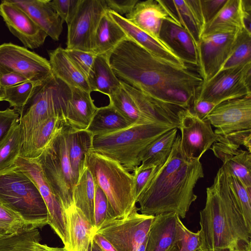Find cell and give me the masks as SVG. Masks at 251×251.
I'll use <instances>...</instances> for the list:
<instances>
[{
  "mask_svg": "<svg viewBox=\"0 0 251 251\" xmlns=\"http://www.w3.org/2000/svg\"><path fill=\"white\" fill-rule=\"evenodd\" d=\"M120 81L166 103L190 109L203 83L199 74L153 55L132 40L121 41L107 55Z\"/></svg>",
  "mask_w": 251,
  "mask_h": 251,
  "instance_id": "1",
  "label": "cell"
},
{
  "mask_svg": "<svg viewBox=\"0 0 251 251\" xmlns=\"http://www.w3.org/2000/svg\"><path fill=\"white\" fill-rule=\"evenodd\" d=\"M204 176L200 160H189L184 155L177 134L168 159L156 168L138 197L139 210L148 215L175 213L180 218H185L197 198L195 185Z\"/></svg>",
  "mask_w": 251,
  "mask_h": 251,
  "instance_id": "2",
  "label": "cell"
},
{
  "mask_svg": "<svg viewBox=\"0 0 251 251\" xmlns=\"http://www.w3.org/2000/svg\"><path fill=\"white\" fill-rule=\"evenodd\" d=\"M200 214L203 251H226L241 241H251V230L229 188L223 165L206 188L205 206Z\"/></svg>",
  "mask_w": 251,
  "mask_h": 251,
  "instance_id": "3",
  "label": "cell"
},
{
  "mask_svg": "<svg viewBox=\"0 0 251 251\" xmlns=\"http://www.w3.org/2000/svg\"><path fill=\"white\" fill-rule=\"evenodd\" d=\"M175 127L155 123L137 124L110 133L93 136L92 150L118 162L128 172L141 164L139 156L154 140Z\"/></svg>",
  "mask_w": 251,
  "mask_h": 251,
  "instance_id": "4",
  "label": "cell"
},
{
  "mask_svg": "<svg viewBox=\"0 0 251 251\" xmlns=\"http://www.w3.org/2000/svg\"><path fill=\"white\" fill-rule=\"evenodd\" d=\"M85 166L108 202V219L127 216L136 206L134 177L118 162L92 151L87 153Z\"/></svg>",
  "mask_w": 251,
  "mask_h": 251,
  "instance_id": "5",
  "label": "cell"
},
{
  "mask_svg": "<svg viewBox=\"0 0 251 251\" xmlns=\"http://www.w3.org/2000/svg\"><path fill=\"white\" fill-rule=\"evenodd\" d=\"M0 203L31 229L48 225L47 208L38 188L15 165L0 171Z\"/></svg>",
  "mask_w": 251,
  "mask_h": 251,
  "instance_id": "6",
  "label": "cell"
},
{
  "mask_svg": "<svg viewBox=\"0 0 251 251\" xmlns=\"http://www.w3.org/2000/svg\"><path fill=\"white\" fill-rule=\"evenodd\" d=\"M70 95V87L53 75L36 86L19 118L21 150L39 123L52 117L58 116L65 119L67 103Z\"/></svg>",
  "mask_w": 251,
  "mask_h": 251,
  "instance_id": "7",
  "label": "cell"
},
{
  "mask_svg": "<svg viewBox=\"0 0 251 251\" xmlns=\"http://www.w3.org/2000/svg\"><path fill=\"white\" fill-rule=\"evenodd\" d=\"M68 128L65 124L59 129L35 159L65 210L74 204L73 194L76 184L68 155Z\"/></svg>",
  "mask_w": 251,
  "mask_h": 251,
  "instance_id": "8",
  "label": "cell"
},
{
  "mask_svg": "<svg viewBox=\"0 0 251 251\" xmlns=\"http://www.w3.org/2000/svg\"><path fill=\"white\" fill-rule=\"evenodd\" d=\"M247 95H251V62L220 71L202 83L195 98L217 105Z\"/></svg>",
  "mask_w": 251,
  "mask_h": 251,
  "instance_id": "9",
  "label": "cell"
},
{
  "mask_svg": "<svg viewBox=\"0 0 251 251\" xmlns=\"http://www.w3.org/2000/svg\"><path fill=\"white\" fill-rule=\"evenodd\" d=\"M136 206L125 218L106 220L95 233L104 237L117 251H136L154 218L140 214Z\"/></svg>",
  "mask_w": 251,
  "mask_h": 251,
  "instance_id": "10",
  "label": "cell"
},
{
  "mask_svg": "<svg viewBox=\"0 0 251 251\" xmlns=\"http://www.w3.org/2000/svg\"><path fill=\"white\" fill-rule=\"evenodd\" d=\"M15 165L34 182L46 205L48 225L62 241L69 251L70 244L66 211L47 179L39 163L35 159L19 156Z\"/></svg>",
  "mask_w": 251,
  "mask_h": 251,
  "instance_id": "11",
  "label": "cell"
},
{
  "mask_svg": "<svg viewBox=\"0 0 251 251\" xmlns=\"http://www.w3.org/2000/svg\"><path fill=\"white\" fill-rule=\"evenodd\" d=\"M14 72L29 81L41 82L53 75L46 58L11 43L0 45V75Z\"/></svg>",
  "mask_w": 251,
  "mask_h": 251,
  "instance_id": "12",
  "label": "cell"
},
{
  "mask_svg": "<svg viewBox=\"0 0 251 251\" xmlns=\"http://www.w3.org/2000/svg\"><path fill=\"white\" fill-rule=\"evenodd\" d=\"M108 10L105 0H80L75 15L67 25L66 49L92 52L97 28Z\"/></svg>",
  "mask_w": 251,
  "mask_h": 251,
  "instance_id": "13",
  "label": "cell"
},
{
  "mask_svg": "<svg viewBox=\"0 0 251 251\" xmlns=\"http://www.w3.org/2000/svg\"><path fill=\"white\" fill-rule=\"evenodd\" d=\"M178 117L180 147L184 155L189 160H200L216 141L218 135L207 119H201L189 109H181Z\"/></svg>",
  "mask_w": 251,
  "mask_h": 251,
  "instance_id": "14",
  "label": "cell"
},
{
  "mask_svg": "<svg viewBox=\"0 0 251 251\" xmlns=\"http://www.w3.org/2000/svg\"><path fill=\"white\" fill-rule=\"evenodd\" d=\"M238 31L202 36L197 51L199 75L203 82L219 72L229 54Z\"/></svg>",
  "mask_w": 251,
  "mask_h": 251,
  "instance_id": "15",
  "label": "cell"
},
{
  "mask_svg": "<svg viewBox=\"0 0 251 251\" xmlns=\"http://www.w3.org/2000/svg\"><path fill=\"white\" fill-rule=\"evenodd\" d=\"M218 135L251 129V95L224 101L206 116Z\"/></svg>",
  "mask_w": 251,
  "mask_h": 251,
  "instance_id": "16",
  "label": "cell"
},
{
  "mask_svg": "<svg viewBox=\"0 0 251 251\" xmlns=\"http://www.w3.org/2000/svg\"><path fill=\"white\" fill-rule=\"evenodd\" d=\"M0 15L10 32L25 48L34 49L44 44L48 36L46 33L16 4L9 0H2Z\"/></svg>",
  "mask_w": 251,
  "mask_h": 251,
  "instance_id": "17",
  "label": "cell"
},
{
  "mask_svg": "<svg viewBox=\"0 0 251 251\" xmlns=\"http://www.w3.org/2000/svg\"><path fill=\"white\" fill-rule=\"evenodd\" d=\"M251 0H227L206 24L203 35L235 31L244 27L251 30Z\"/></svg>",
  "mask_w": 251,
  "mask_h": 251,
  "instance_id": "18",
  "label": "cell"
},
{
  "mask_svg": "<svg viewBox=\"0 0 251 251\" xmlns=\"http://www.w3.org/2000/svg\"><path fill=\"white\" fill-rule=\"evenodd\" d=\"M162 1L171 18L190 34L197 49L206 25L201 0Z\"/></svg>",
  "mask_w": 251,
  "mask_h": 251,
  "instance_id": "19",
  "label": "cell"
},
{
  "mask_svg": "<svg viewBox=\"0 0 251 251\" xmlns=\"http://www.w3.org/2000/svg\"><path fill=\"white\" fill-rule=\"evenodd\" d=\"M125 18L142 31L159 40L164 21L177 24L168 14L161 0H139L132 11L126 15Z\"/></svg>",
  "mask_w": 251,
  "mask_h": 251,
  "instance_id": "20",
  "label": "cell"
},
{
  "mask_svg": "<svg viewBox=\"0 0 251 251\" xmlns=\"http://www.w3.org/2000/svg\"><path fill=\"white\" fill-rule=\"evenodd\" d=\"M109 13L112 18L125 32L127 38L162 60L177 66L187 67V65L161 40L152 37L124 16L110 10Z\"/></svg>",
  "mask_w": 251,
  "mask_h": 251,
  "instance_id": "21",
  "label": "cell"
},
{
  "mask_svg": "<svg viewBox=\"0 0 251 251\" xmlns=\"http://www.w3.org/2000/svg\"><path fill=\"white\" fill-rule=\"evenodd\" d=\"M223 166L247 189H251V152L240 147L215 142L210 148Z\"/></svg>",
  "mask_w": 251,
  "mask_h": 251,
  "instance_id": "22",
  "label": "cell"
},
{
  "mask_svg": "<svg viewBox=\"0 0 251 251\" xmlns=\"http://www.w3.org/2000/svg\"><path fill=\"white\" fill-rule=\"evenodd\" d=\"M22 9L52 39L58 41L63 29L62 20L50 0H9Z\"/></svg>",
  "mask_w": 251,
  "mask_h": 251,
  "instance_id": "23",
  "label": "cell"
},
{
  "mask_svg": "<svg viewBox=\"0 0 251 251\" xmlns=\"http://www.w3.org/2000/svg\"><path fill=\"white\" fill-rule=\"evenodd\" d=\"M159 39L184 63L198 66L196 45L190 34L179 25L172 21H164Z\"/></svg>",
  "mask_w": 251,
  "mask_h": 251,
  "instance_id": "24",
  "label": "cell"
},
{
  "mask_svg": "<svg viewBox=\"0 0 251 251\" xmlns=\"http://www.w3.org/2000/svg\"><path fill=\"white\" fill-rule=\"evenodd\" d=\"M70 89L71 95L67 103L65 123L74 130H86L98 107L94 104L91 92L75 87Z\"/></svg>",
  "mask_w": 251,
  "mask_h": 251,
  "instance_id": "25",
  "label": "cell"
},
{
  "mask_svg": "<svg viewBox=\"0 0 251 251\" xmlns=\"http://www.w3.org/2000/svg\"><path fill=\"white\" fill-rule=\"evenodd\" d=\"M180 219L175 213L154 216L148 233L146 251H167L176 239Z\"/></svg>",
  "mask_w": 251,
  "mask_h": 251,
  "instance_id": "26",
  "label": "cell"
},
{
  "mask_svg": "<svg viewBox=\"0 0 251 251\" xmlns=\"http://www.w3.org/2000/svg\"><path fill=\"white\" fill-rule=\"evenodd\" d=\"M49 62L53 75L69 87L91 92L87 79L71 61L65 49L58 47L49 51Z\"/></svg>",
  "mask_w": 251,
  "mask_h": 251,
  "instance_id": "27",
  "label": "cell"
},
{
  "mask_svg": "<svg viewBox=\"0 0 251 251\" xmlns=\"http://www.w3.org/2000/svg\"><path fill=\"white\" fill-rule=\"evenodd\" d=\"M93 136L86 130H75L68 126L66 134L68 155L76 183L85 167L86 155L92 150Z\"/></svg>",
  "mask_w": 251,
  "mask_h": 251,
  "instance_id": "28",
  "label": "cell"
},
{
  "mask_svg": "<svg viewBox=\"0 0 251 251\" xmlns=\"http://www.w3.org/2000/svg\"><path fill=\"white\" fill-rule=\"evenodd\" d=\"M65 124L64 118L58 116L48 118L39 123L22 149L20 156L32 159L37 158L54 134Z\"/></svg>",
  "mask_w": 251,
  "mask_h": 251,
  "instance_id": "29",
  "label": "cell"
},
{
  "mask_svg": "<svg viewBox=\"0 0 251 251\" xmlns=\"http://www.w3.org/2000/svg\"><path fill=\"white\" fill-rule=\"evenodd\" d=\"M127 38L121 27L107 10L102 16L94 38L92 52L97 55L108 54Z\"/></svg>",
  "mask_w": 251,
  "mask_h": 251,
  "instance_id": "30",
  "label": "cell"
},
{
  "mask_svg": "<svg viewBox=\"0 0 251 251\" xmlns=\"http://www.w3.org/2000/svg\"><path fill=\"white\" fill-rule=\"evenodd\" d=\"M65 211L70 244L69 251H87L92 239L93 226L74 204Z\"/></svg>",
  "mask_w": 251,
  "mask_h": 251,
  "instance_id": "31",
  "label": "cell"
},
{
  "mask_svg": "<svg viewBox=\"0 0 251 251\" xmlns=\"http://www.w3.org/2000/svg\"><path fill=\"white\" fill-rule=\"evenodd\" d=\"M176 127L164 133L151 142L140 154L139 166L142 168L160 167L168 159L173 149L177 135Z\"/></svg>",
  "mask_w": 251,
  "mask_h": 251,
  "instance_id": "32",
  "label": "cell"
},
{
  "mask_svg": "<svg viewBox=\"0 0 251 251\" xmlns=\"http://www.w3.org/2000/svg\"><path fill=\"white\" fill-rule=\"evenodd\" d=\"M88 82L91 92L98 91L108 97L122 87L121 81L115 75L105 54L96 55L93 73Z\"/></svg>",
  "mask_w": 251,
  "mask_h": 251,
  "instance_id": "33",
  "label": "cell"
},
{
  "mask_svg": "<svg viewBox=\"0 0 251 251\" xmlns=\"http://www.w3.org/2000/svg\"><path fill=\"white\" fill-rule=\"evenodd\" d=\"M132 125L112 105L98 108L86 129L93 136L116 132Z\"/></svg>",
  "mask_w": 251,
  "mask_h": 251,
  "instance_id": "34",
  "label": "cell"
},
{
  "mask_svg": "<svg viewBox=\"0 0 251 251\" xmlns=\"http://www.w3.org/2000/svg\"><path fill=\"white\" fill-rule=\"evenodd\" d=\"M96 183L89 170L85 167L75 185L73 194L74 204L80 209L94 227V206Z\"/></svg>",
  "mask_w": 251,
  "mask_h": 251,
  "instance_id": "35",
  "label": "cell"
},
{
  "mask_svg": "<svg viewBox=\"0 0 251 251\" xmlns=\"http://www.w3.org/2000/svg\"><path fill=\"white\" fill-rule=\"evenodd\" d=\"M21 148L22 132L18 120L0 141V171L15 165L20 155Z\"/></svg>",
  "mask_w": 251,
  "mask_h": 251,
  "instance_id": "36",
  "label": "cell"
},
{
  "mask_svg": "<svg viewBox=\"0 0 251 251\" xmlns=\"http://www.w3.org/2000/svg\"><path fill=\"white\" fill-rule=\"evenodd\" d=\"M249 62H251V31L244 27L238 31L229 54L219 72Z\"/></svg>",
  "mask_w": 251,
  "mask_h": 251,
  "instance_id": "37",
  "label": "cell"
},
{
  "mask_svg": "<svg viewBox=\"0 0 251 251\" xmlns=\"http://www.w3.org/2000/svg\"><path fill=\"white\" fill-rule=\"evenodd\" d=\"M109 104L132 125L153 123L141 113L133 99L122 85L117 92L109 96Z\"/></svg>",
  "mask_w": 251,
  "mask_h": 251,
  "instance_id": "38",
  "label": "cell"
},
{
  "mask_svg": "<svg viewBox=\"0 0 251 251\" xmlns=\"http://www.w3.org/2000/svg\"><path fill=\"white\" fill-rule=\"evenodd\" d=\"M41 239L38 228L0 236V251H34V243Z\"/></svg>",
  "mask_w": 251,
  "mask_h": 251,
  "instance_id": "39",
  "label": "cell"
},
{
  "mask_svg": "<svg viewBox=\"0 0 251 251\" xmlns=\"http://www.w3.org/2000/svg\"><path fill=\"white\" fill-rule=\"evenodd\" d=\"M40 83L28 80L13 86L4 88V100L8 101L10 106L13 107L21 116L35 88Z\"/></svg>",
  "mask_w": 251,
  "mask_h": 251,
  "instance_id": "40",
  "label": "cell"
},
{
  "mask_svg": "<svg viewBox=\"0 0 251 251\" xmlns=\"http://www.w3.org/2000/svg\"><path fill=\"white\" fill-rule=\"evenodd\" d=\"M224 168L229 188L241 210L248 228L251 230V189L245 187L235 176Z\"/></svg>",
  "mask_w": 251,
  "mask_h": 251,
  "instance_id": "41",
  "label": "cell"
},
{
  "mask_svg": "<svg viewBox=\"0 0 251 251\" xmlns=\"http://www.w3.org/2000/svg\"><path fill=\"white\" fill-rule=\"evenodd\" d=\"M167 251H203L200 230L190 231L180 219L176 239Z\"/></svg>",
  "mask_w": 251,
  "mask_h": 251,
  "instance_id": "42",
  "label": "cell"
},
{
  "mask_svg": "<svg viewBox=\"0 0 251 251\" xmlns=\"http://www.w3.org/2000/svg\"><path fill=\"white\" fill-rule=\"evenodd\" d=\"M31 229L14 212L0 203V236Z\"/></svg>",
  "mask_w": 251,
  "mask_h": 251,
  "instance_id": "43",
  "label": "cell"
},
{
  "mask_svg": "<svg viewBox=\"0 0 251 251\" xmlns=\"http://www.w3.org/2000/svg\"><path fill=\"white\" fill-rule=\"evenodd\" d=\"M66 53L75 67L88 79L93 73L96 55L91 52L65 49Z\"/></svg>",
  "mask_w": 251,
  "mask_h": 251,
  "instance_id": "44",
  "label": "cell"
},
{
  "mask_svg": "<svg viewBox=\"0 0 251 251\" xmlns=\"http://www.w3.org/2000/svg\"><path fill=\"white\" fill-rule=\"evenodd\" d=\"M108 202L107 198L100 187L96 184L94 206V233L108 219Z\"/></svg>",
  "mask_w": 251,
  "mask_h": 251,
  "instance_id": "45",
  "label": "cell"
},
{
  "mask_svg": "<svg viewBox=\"0 0 251 251\" xmlns=\"http://www.w3.org/2000/svg\"><path fill=\"white\" fill-rule=\"evenodd\" d=\"M80 0H53L50 4L63 23L69 25L78 8Z\"/></svg>",
  "mask_w": 251,
  "mask_h": 251,
  "instance_id": "46",
  "label": "cell"
},
{
  "mask_svg": "<svg viewBox=\"0 0 251 251\" xmlns=\"http://www.w3.org/2000/svg\"><path fill=\"white\" fill-rule=\"evenodd\" d=\"M216 142L240 147L243 146L248 151L251 152V129L235 131L223 135H218Z\"/></svg>",
  "mask_w": 251,
  "mask_h": 251,
  "instance_id": "47",
  "label": "cell"
},
{
  "mask_svg": "<svg viewBox=\"0 0 251 251\" xmlns=\"http://www.w3.org/2000/svg\"><path fill=\"white\" fill-rule=\"evenodd\" d=\"M156 167L142 168L139 166L133 172L136 200L155 171Z\"/></svg>",
  "mask_w": 251,
  "mask_h": 251,
  "instance_id": "48",
  "label": "cell"
},
{
  "mask_svg": "<svg viewBox=\"0 0 251 251\" xmlns=\"http://www.w3.org/2000/svg\"><path fill=\"white\" fill-rule=\"evenodd\" d=\"M19 114L14 109L7 108L0 110V141L7 133L13 124L20 118Z\"/></svg>",
  "mask_w": 251,
  "mask_h": 251,
  "instance_id": "49",
  "label": "cell"
},
{
  "mask_svg": "<svg viewBox=\"0 0 251 251\" xmlns=\"http://www.w3.org/2000/svg\"><path fill=\"white\" fill-rule=\"evenodd\" d=\"M226 1L227 0H201L202 14L206 24L218 14Z\"/></svg>",
  "mask_w": 251,
  "mask_h": 251,
  "instance_id": "50",
  "label": "cell"
},
{
  "mask_svg": "<svg viewBox=\"0 0 251 251\" xmlns=\"http://www.w3.org/2000/svg\"><path fill=\"white\" fill-rule=\"evenodd\" d=\"M109 10L122 16L131 12L139 0H105Z\"/></svg>",
  "mask_w": 251,
  "mask_h": 251,
  "instance_id": "51",
  "label": "cell"
},
{
  "mask_svg": "<svg viewBox=\"0 0 251 251\" xmlns=\"http://www.w3.org/2000/svg\"><path fill=\"white\" fill-rule=\"evenodd\" d=\"M216 106L211 101L195 98L190 110L199 118L204 120Z\"/></svg>",
  "mask_w": 251,
  "mask_h": 251,
  "instance_id": "52",
  "label": "cell"
},
{
  "mask_svg": "<svg viewBox=\"0 0 251 251\" xmlns=\"http://www.w3.org/2000/svg\"><path fill=\"white\" fill-rule=\"evenodd\" d=\"M28 81L25 77L14 72L0 75V86L3 88L13 86Z\"/></svg>",
  "mask_w": 251,
  "mask_h": 251,
  "instance_id": "53",
  "label": "cell"
},
{
  "mask_svg": "<svg viewBox=\"0 0 251 251\" xmlns=\"http://www.w3.org/2000/svg\"><path fill=\"white\" fill-rule=\"evenodd\" d=\"M92 239L103 251H117L104 237L98 233L93 234Z\"/></svg>",
  "mask_w": 251,
  "mask_h": 251,
  "instance_id": "54",
  "label": "cell"
},
{
  "mask_svg": "<svg viewBox=\"0 0 251 251\" xmlns=\"http://www.w3.org/2000/svg\"><path fill=\"white\" fill-rule=\"evenodd\" d=\"M40 240H37L35 242L34 251H68L64 247L63 248L51 247L45 244H42L40 243Z\"/></svg>",
  "mask_w": 251,
  "mask_h": 251,
  "instance_id": "55",
  "label": "cell"
},
{
  "mask_svg": "<svg viewBox=\"0 0 251 251\" xmlns=\"http://www.w3.org/2000/svg\"><path fill=\"white\" fill-rule=\"evenodd\" d=\"M226 251H251V241H241Z\"/></svg>",
  "mask_w": 251,
  "mask_h": 251,
  "instance_id": "56",
  "label": "cell"
},
{
  "mask_svg": "<svg viewBox=\"0 0 251 251\" xmlns=\"http://www.w3.org/2000/svg\"><path fill=\"white\" fill-rule=\"evenodd\" d=\"M148 241V235L144 239L143 241L140 244L136 251H146L147 244Z\"/></svg>",
  "mask_w": 251,
  "mask_h": 251,
  "instance_id": "57",
  "label": "cell"
},
{
  "mask_svg": "<svg viewBox=\"0 0 251 251\" xmlns=\"http://www.w3.org/2000/svg\"><path fill=\"white\" fill-rule=\"evenodd\" d=\"M91 251H103L93 239L91 242Z\"/></svg>",
  "mask_w": 251,
  "mask_h": 251,
  "instance_id": "58",
  "label": "cell"
},
{
  "mask_svg": "<svg viewBox=\"0 0 251 251\" xmlns=\"http://www.w3.org/2000/svg\"><path fill=\"white\" fill-rule=\"evenodd\" d=\"M4 89L0 86V101L4 100Z\"/></svg>",
  "mask_w": 251,
  "mask_h": 251,
  "instance_id": "59",
  "label": "cell"
},
{
  "mask_svg": "<svg viewBox=\"0 0 251 251\" xmlns=\"http://www.w3.org/2000/svg\"><path fill=\"white\" fill-rule=\"evenodd\" d=\"M91 242H92V241H91ZM91 242L89 245V247H88V248L87 251H91Z\"/></svg>",
  "mask_w": 251,
  "mask_h": 251,
  "instance_id": "60",
  "label": "cell"
}]
</instances>
